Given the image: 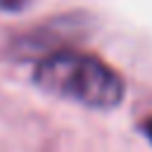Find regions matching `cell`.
Instances as JSON below:
<instances>
[{
    "instance_id": "1",
    "label": "cell",
    "mask_w": 152,
    "mask_h": 152,
    "mask_svg": "<svg viewBox=\"0 0 152 152\" xmlns=\"http://www.w3.org/2000/svg\"><path fill=\"white\" fill-rule=\"evenodd\" d=\"M33 81L52 95L95 109H109L124 97L121 78L97 57L81 52H57L45 57L36 66Z\"/></svg>"
},
{
    "instance_id": "2",
    "label": "cell",
    "mask_w": 152,
    "mask_h": 152,
    "mask_svg": "<svg viewBox=\"0 0 152 152\" xmlns=\"http://www.w3.org/2000/svg\"><path fill=\"white\" fill-rule=\"evenodd\" d=\"M0 5H2V7H7V10H14V7H19V5H21V0H0Z\"/></svg>"
},
{
    "instance_id": "3",
    "label": "cell",
    "mask_w": 152,
    "mask_h": 152,
    "mask_svg": "<svg viewBox=\"0 0 152 152\" xmlns=\"http://www.w3.org/2000/svg\"><path fill=\"white\" fill-rule=\"evenodd\" d=\"M142 128H145V133H147V138H150V140H152V119H147V121H145V126H142Z\"/></svg>"
}]
</instances>
